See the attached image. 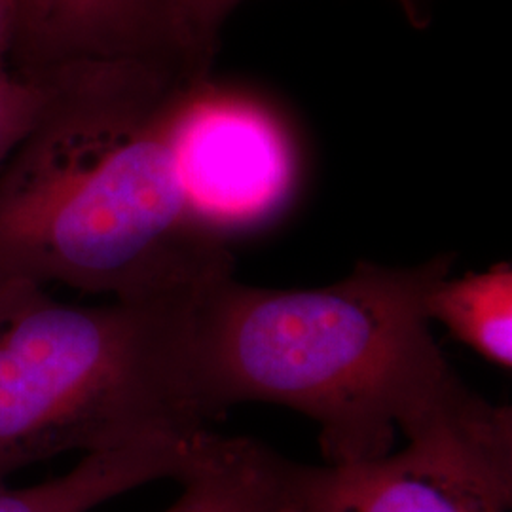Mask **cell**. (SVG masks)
<instances>
[{
  "label": "cell",
  "mask_w": 512,
  "mask_h": 512,
  "mask_svg": "<svg viewBox=\"0 0 512 512\" xmlns=\"http://www.w3.org/2000/svg\"><path fill=\"white\" fill-rule=\"evenodd\" d=\"M454 256L416 266L357 262L319 289H262L228 275L196 308V355L213 421L239 403L293 408L319 425L329 465L408 448L512 497V414L444 359L427 296Z\"/></svg>",
  "instance_id": "cell-1"
},
{
  "label": "cell",
  "mask_w": 512,
  "mask_h": 512,
  "mask_svg": "<svg viewBox=\"0 0 512 512\" xmlns=\"http://www.w3.org/2000/svg\"><path fill=\"white\" fill-rule=\"evenodd\" d=\"M167 92L137 63L95 69L0 169V277L112 300L194 296L232 275L228 243L194 222Z\"/></svg>",
  "instance_id": "cell-2"
},
{
  "label": "cell",
  "mask_w": 512,
  "mask_h": 512,
  "mask_svg": "<svg viewBox=\"0 0 512 512\" xmlns=\"http://www.w3.org/2000/svg\"><path fill=\"white\" fill-rule=\"evenodd\" d=\"M202 293L80 306L0 277V480L59 454L207 433Z\"/></svg>",
  "instance_id": "cell-3"
},
{
  "label": "cell",
  "mask_w": 512,
  "mask_h": 512,
  "mask_svg": "<svg viewBox=\"0 0 512 512\" xmlns=\"http://www.w3.org/2000/svg\"><path fill=\"white\" fill-rule=\"evenodd\" d=\"M169 133L184 202L203 232L230 243L291 202L293 141L253 99L196 80L175 101Z\"/></svg>",
  "instance_id": "cell-4"
},
{
  "label": "cell",
  "mask_w": 512,
  "mask_h": 512,
  "mask_svg": "<svg viewBox=\"0 0 512 512\" xmlns=\"http://www.w3.org/2000/svg\"><path fill=\"white\" fill-rule=\"evenodd\" d=\"M296 512H507L512 499L412 448L348 465L294 461Z\"/></svg>",
  "instance_id": "cell-5"
},
{
  "label": "cell",
  "mask_w": 512,
  "mask_h": 512,
  "mask_svg": "<svg viewBox=\"0 0 512 512\" xmlns=\"http://www.w3.org/2000/svg\"><path fill=\"white\" fill-rule=\"evenodd\" d=\"M207 433L186 442L150 440L84 454L69 473L27 488H10L0 480V512H88L156 480L181 482Z\"/></svg>",
  "instance_id": "cell-6"
},
{
  "label": "cell",
  "mask_w": 512,
  "mask_h": 512,
  "mask_svg": "<svg viewBox=\"0 0 512 512\" xmlns=\"http://www.w3.org/2000/svg\"><path fill=\"white\" fill-rule=\"evenodd\" d=\"M294 461L251 439L207 433L183 492L164 512H296Z\"/></svg>",
  "instance_id": "cell-7"
},
{
  "label": "cell",
  "mask_w": 512,
  "mask_h": 512,
  "mask_svg": "<svg viewBox=\"0 0 512 512\" xmlns=\"http://www.w3.org/2000/svg\"><path fill=\"white\" fill-rule=\"evenodd\" d=\"M427 315L488 363L512 368V266L446 275L427 296Z\"/></svg>",
  "instance_id": "cell-8"
},
{
  "label": "cell",
  "mask_w": 512,
  "mask_h": 512,
  "mask_svg": "<svg viewBox=\"0 0 512 512\" xmlns=\"http://www.w3.org/2000/svg\"><path fill=\"white\" fill-rule=\"evenodd\" d=\"M55 35L97 54H128L167 37L164 0H44Z\"/></svg>",
  "instance_id": "cell-9"
},
{
  "label": "cell",
  "mask_w": 512,
  "mask_h": 512,
  "mask_svg": "<svg viewBox=\"0 0 512 512\" xmlns=\"http://www.w3.org/2000/svg\"><path fill=\"white\" fill-rule=\"evenodd\" d=\"M239 0H164L167 38L183 52L190 73L207 78L224 19ZM412 25H423L420 0H395Z\"/></svg>",
  "instance_id": "cell-10"
},
{
  "label": "cell",
  "mask_w": 512,
  "mask_h": 512,
  "mask_svg": "<svg viewBox=\"0 0 512 512\" xmlns=\"http://www.w3.org/2000/svg\"><path fill=\"white\" fill-rule=\"evenodd\" d=\"M44 93L0 65V169L46 114Z\"/></svg>",
  "instance_id": "cell-11"
},
{
  "label": "cell",
  "mask_w": 512,
  "mask_h": 512,
  "mask_svg": "<svg viewBox=\"0 0 512 512\" xmlns=\"http://www.w3.org/2000/svg\"><path fill=\"white\" fill-rule=\"evenodd\" d=\"M12 10H14V0H0V38L8 27Z\"/></svg>",
  "instance_id": "cell-12"
}]
</instances>
